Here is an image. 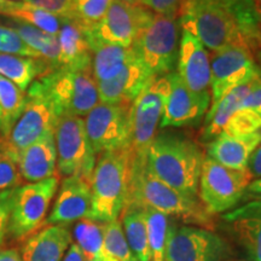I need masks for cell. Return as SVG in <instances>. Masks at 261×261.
Here are the masks:
<instances>
[{"mask_svg": "<svg viewBox=\"0 0 261 261\" xmlns=\"http://www.w3.org/2000/svg\"><path fill=\"white\" fill-rule=\"evenodd\" d=\"M128 203L150 207L192 226L212 231L215 228L214 215L207 211L200 198L182 194L155 177L148 167L146 156L130 154L129 192L126 204Z\"/></svg>", "mask_w": 261, "mask_h": 261, "instance_id": "1", "label": "cell"}, {"mask_svg": "<svg viewBox=\"0 0 261 261\" xmlns=\"http://www.w3.org/2000/svg\"><path fill=\"white\" fill-rule=\"evenodd\" d=\"M205 158L201 146L187 136L156 135L146 154L150 172L165 184L198 197V181Z\"/></svg>", "mask_w": 261, "mask_h": 261, "instance_id": "2", "label": "cell"}, {"mask_svg": "<svg viewBox=\"0 0 261 261\" xmlns=\"http://www.w3.org/2000/svg\"><path fill=\"white\" fill-rule=\"evenodd\" d=\"M129 146L99 155L91 177L92 204L89 219L98 223L117 220L128 200Z\"/></svg>", "mask_w": 261, "mask_h": 261, "instance_id": "3", "label": "cell"}, {"mask_svg": "<svg viewBox=\"0 0 261 261\" xmlns=\"http://www.w3.org/2000/svg\"><path fill=\"white\" fill-rule=\"evenodd\" d=\"M179 24L213 52L244 45L233 9L225 0H188Z\"/></svg>", "mask_w": 261, "mask_h": 261, "instance_id": "4", "label": "cell"}, {"mask_svg": "<svg viewBox=\"0 0 261 261\" xmlns=\"http://www.w3.org/2000/svg\"><path fill=\"white\" fill-rule=\"evenodd\" d=\"M58 117L86 116L99 103L97 83L91 69L58 67L39 77Z\"/></svg>", "mask_w": 261, "mask_h": 261, "instance_id": "5", "label": "cell"}, {"mask_svg": "<svg viewBox=\"0 0 261 261\" xmlns=\"http://www.w3.org/2000/svg\"><path fill=\"white\" fill-rule=\"evenodd\" d=\"M179 19L154 14L132 47L143 67L152 76L174 71L179 52Z\"/></svg>", "mask_w": 261, "mask_h": 261, "instance_id": "6", "label": "cell"}, {"mask_svg": "<svg viewBox=\"0 0 261 261\" xmlns=\"http://www.w3.org/2000/svg\"><path fill=\"white\" fill-rule=\"evenodd\" d=\"M171 91V73L156 76L130 106L129 150L135 156H146L161 122Z\"/></svg>", "mask_w": 261, "mask_h": 261, "instance_id": "7", "label": "cell"}, {"mask_svg": "<svg viewBox=\"0 0 261 261\" xmlns=\"http://www.w3.org/2000/svg\"><path fill=\"white\" fill-rule=\"evenodd\" d=\"M253 181L247 169L227 168L205 156L198 181V198L213 215L232 210Z\"/></svg>", "mask_w": 261, "mask_h": 261, "instance_id": "8", "label": "cell"}, {"mask_svg": "<svg viewBox=\"0 0 261 261\" xmlns=\"http://www.w3.org/2000/svg\"><path fill=\"white\" fill-rule=\"evenodd\" d=\"M58 117L40 79L28 87L27 104L8 137L3 138L14 154L18 156L29 145L48 135H55Z\"/></svg>", "mask_w": 261, "mask_h": 261, "instance_id": "9", "label": "cell"}, {"mask_svg": "<svg viewBox=\"0 0 261 261\" xmlns=\"http://www.w3.org/2000/svg\"><path fill=\"white\" fill-rule=\"evenodd\" d=\"M57 171L62 177H83L91 181L96 166L94 154L87 138L83 117L63 115L55 128Z\"/></svg>", "mask_w": 261, "mask_h": 261, "instance_id": "10", "label": "cell"}, {"mask_svg": "<svg viewBox=\"0 0 261 261\" xmlns=\"http://www.w3.org/2000/svg\"><path fill=\"white\" fill-rule=\"evenodd\" d=\"M58 185L60 177L54 175L16 188L9 223V233L12 237L18 240L27 238L46 224L48 208L58 190Z\"/></svg>", "mask_w": 261, "mask_h": 261, "instance_id": "11", "label": "cell"}, {"mask_svg": "<svg viewBox=\"0 0 261 261\" xmlns=\"http://www.w3.org/2000/svg\"><path fill=\"white\" fill-rule=\"evenodd\" d=\"M230 254V246L214 231L169 224L165 244L166 261H225Z\"/></svg>", "mask_w": 261, "mask_h": 261, "instance_id": "12", "label": "cell"}, {"mask_svg": "<svg viewBox=\"0 0 261 261\" xmlns=\"http://www.w3.org/2000/svg\"><path fill=\"white\" fill-rule=\"evenodd\" d=\"M130 106L98 103L87 114L85 128L94 154L129 146Z\"/></svg>", "mask_w": 261, "mask_h": 261, "instance_id": "13", "label": "cell"}, {"mask_svg": "<svg viewBox=\"0 0 261 261\" xmlns=\"http://www.w3.org/2000/svg\"><path fill=\"white\" fill-rule=\"evenodd\" d=\"M152 16L154 12L144 6L114 0L106 16L97 24L85 28L90 40L129 47L149 24Z\"/></svg>", "mask_w": 261, "mask_h": 261, "instance_id": "14", "label": "cell"}, {"mask_svg": "<svg viewBox=\"0 0 261 261\" xmlns=\"http://www.w3.org/2000/svg\"><path fill=\"white\" fill-rule=\"evenodd\" d=\"M259 76L249 51L244 45H234L213 52L211 56V107L227 92Z\"/></svg>", "mask_w": 261, "mask_h": 261, "instance_id": "15", "label": "cell"}, {"mask_svg": "<svg viewBox=\"0 0 261 261\" xmlns=\"http://www.w3.org/2000/svg\"><path fill=\"white\" fill-rule=\"evenodd\" d=\"M178 75L194 94L211 97V56L195 35L181 29Z\"/></svg>", "mask_w": 261, "mask_h": 261, "instance_id": "16", "label": "cell"}, {"mask_svg": "<svg viewBox=\"0 0 261 261\" xmlns=\"http://www.w3.org/2000/svg\"><path fill=\"white\" fill-rule=\"evenodd\" d=\"M211 97L194 94L185 86L177 71L171 73V91L161 117V128H179L201 121L208 113Z\"/></svg>", "mask_w": 261, "mask_h": 261, "instance_id": "17", "label": "cell"}, {"mask_svg": "<svg viewBox=\"0 0 261 261\" xmlns=\"http://www.w3.org/2000/svg\"><path fill=\"white\" fill-rule=\"evenodd\" d=\"M92 204L91 181L83 177H67L62 181L46 225H69L89 219Z\"/></svg>", "mask_w": 261, "mask_h": 261, "instance_id": "18", "label": "cell"}, {"mask_svg": "<svg viewBox=\"0 0 261 261\" xmlns=\"http://www.w3.org/2000/svg\"><path fill=\"white\" fill-rule=\"evenodd\" d=\"M154 77L137 58L115 77L97 83L99 103L132 104Z\"/></svg>", "mask_w": 261, "mask_h": 261, "instance_id": "19", "label": "cell"}, {"mask_svg": "<svg viewBox=\"0 0 261 261\" xmlns=\"http://www.w3.org/2000/svg\"><path fill=\"white\" fill-rule=\"evenodd\" d=\"M223 219L252 260L261 261V200H253L227 212Z\"/></svg>", "mask_w": 261, "mask_h": 261, "instance_id": "20", "label": "cell"}, {"mask_svg": "<svg viewBox=\"0 0 261 261\" xmlns=\"http://www.w3.org/2000/svg\"><path fill=\"white\" fill-rule=\"evenodd\" d=\"M71 244L64 225H46L27 237L21 249L22 261H62Z\"/></svg>", "mask_w": 261, "mask_h": 261, "instance_id": "21", "label": "cell"}, {"mask_svg": "<svg viewBox=\"0 0 261 261\" xmlns=\"http://www.w3.org/2000/svg\"><path fill=\"white\" fill-rule=\"evenodd\" d=\"M261 144V127L249 136H227L221 133L208 143L207 158L227 168L247 169L250 155Z\"/></svg>", "mask_w": 261, "mask_h": 261, "instance_id": "22", "label": "cell"}, {"mask_svg": "<svg viewBox=\"0 0 261 261\" xmlns=\"http://www.w3.org/2000/svg\"><path fill=\"white\" fill-rule=\"evenodd\" d=\"M57 41L60 47V67L79 70L91 69L92 50L86 28L83 24L77 21H62Z\"/></svg>", "mask_w": 261, "mask_h": 261, "instance_id": "23", "label": "cell"}, {"mask_svg": "<svg viewBox=\"0 0 261 261\" xmlns=\"http://www.w3.org/2000/svg\"><path fill=\"white\" fill-rule=\"evenodd\" d=\"M21 177L28 182H37L56 175L57 150L55 135H48L29 145L18 159Z\"/></svg>", "mask_w": 261, "mask_h": 261, "instance_id": "24", "label": "cell"}, {"mask_svg": "<svg viewBox=\"0 0 261 261\" xmlns=\"http://www.w3.org/2000/svg\"><path fill=\"white\" fill-rule=\"evenodd\" d=\"M260 80L261 77L256 76L249 83L234 87L230 92L225 94L214 107L210 108L208 113L205 114L204 127L201 130L202 139L204 142L210 143L223 133V129L228 119L240 109L243 100L246 99V97Z\"/></svg>", "mask_w": 261, "mask_h": 261, "instance_id": "25", "label": "cell"}, {"mask_svg": "<svg viewBox=\"0 0 261 261\" xmlns=\"http://www.w3.org/2000/svg\"><path fill=\"white\" fill-rule=\"evenodd\" d=\"M89 41L92 50L91 71L96 83L113 79L120 71L125 69L130 62L137 60L136 52L132 46L122 47L117 45L103 44L90 39Z\"/></svg>", "mask_w": 261, "mask_h": 261, "instance_id": "26", "label": "cell"}, {"mask_svg": "<svg viewBox=\"0 0 261 261\" xmlns=\"http://www.w3.org/2000/svg\"><path fill=\"white\" fill-rule=\"evenodd\" d=\"M51 70L50 65L40 58L0 54V75L12 81L22 91Z\"/></svg>", "mask_w": 261, "mask_h": 261, "instance_id": "27", "label": "cell"}, {"mask_svg": "<svg viewBox=\"0 0 261 261\" xmlns=\"http://www.w3.org/2000/svg\"><path fill=\"white\" fill-rule=\"evenodd\" d=\"M120 217L123 233L133 255L139 261H150L149 231L144 207L128 203Z\"/></svg>", "mask_w": 261, "mask_h": 261, "instance_id": "28", "label": "cell"}, {"mask_svg": "<svg viewBox=\"0 0 261 261\" xmlns=\"http://www.w3.org/2000/svg\"><path fill=\"white\" fill-rule=\"evenodd\" d=\"M11 28L17 32L24 44L32 48L39 58L46 62L52 69L60 67V61H58L60 60V47H58L57 37L47 34L40 29L24 22L17 21V19H15Z\"/></svg>", "mask_w": 261, "mask_h": 261, "instance_id": "29", "label": "cell"}, {"mask_svg": "<svg viewBox=\"0 0 261 261\" xmlns=\"http://www.w3.org/2000/svg\"><path fill=\"white\" fill-rule=\"evenodd\" d=\"M27 104V93L18 86L0 75V109H2V128L0 137L5 138L11 132Z\"/></svg>", "mask_w": 261, "mask_h": 261, "instance_id": "30", "label": "cell"}, {"mask_svg": "<svg viewBox=\"0 0 261 261\" xmlns=\"http://www.w3.org/2000/svg\"><path fill=\"white\" fill-rule=\"evenodd\" d=\"M73 236L75 244L87 261H103L104 253V223L92 219H83L75 225Z\"/></svg>", "mask_w": 261, "mask_h": 261, "instance_id": "31", "label": "cell"}, {"mask_svg": "<svg viewBox=\"0 0 261 261\" xmlns=\"http://www.w3.org/2000/svg\"><path fill=\"white\" fill-rule=\"evenodd\" d=\"M4 15L10 18L31 24L47 34L54 35V37H57L62 25V19L58 18L57 16L52 15L45 10L29 5L27 3H15V5L8 10Z\"/></svg>", "mask_w": 261, "mask_h": 261, "instance_id": "32", "label": "cell"}, {"mask_svg": "<svg viewBox=\"0 0 261 261\" xmlns=\"http://www.w3.org/2000/svg\"><path fill=\"white\" fill-rule=\"evenodd\" d=\"M146 224L149 231V246H150V261H166L165 259V244L167 237L168 227L171 224L168 215L161 212L145 207Z\"/></svg>", "mask_w": 261, "mask_h": 261, "instance_id": "33", "label": "cell"}, {"mask_svg": "<svg viewBox=\"0 0 261 261\" xmlns=\"http://www.w3.org/2000/svg\"><path fill=\"white\" fill-rule=\"evenodd\" d=\"M103 253V259L113 261H130L137 259L127 243L121 221L119 219L104 223Z\"/></svg>", "mask_w": 261, "mask_h": 261, "instance_id": "34", "label": "cell"}, {"mask_svg": "<svg viewBox=\"0 0 261 261\" xmlns=\"http://www.w3.org/2000/svg\"><path fill=\"white\" fill-rule=\"evenodd\" d=\"M21 180L18 156L9 149L4 139L0 138V191L19 187Z\"/></svg>", "mask_w": 261, "mask_h": 261, "instance_id": "35", "label": "cell"}, {"mask_svg": "<svg viewBox=\"0 0 261 261\" xmlns=\"http://www.w3.org/2000/svg\"><path fill=\"white\" fill-rule=\"evenodd\" d=\"M114 0H73L76 21L84 27L97 24L106 16Z\"/></svg>", "mask_w": 261, "mask_h": 261, "instance_id": "36", "label": "cell"}, {"mask_svg": "<svg viewBox=\"0 0 261 261\" xmlns=\"http://www.w3.org/2000/svg\"><path fill=\"white\" fill-rule=\"evenodd\" d=\"M261 127V116L250 109L241 108L228 119L223 133L227 136H249Z\"/></svg>", "mask_w": 261, "mask_h": 261, "instance_id": "37", "label": "cell"}, {"mask_svg": "<svg viewBox=\"0 0 261 261\" xmlns=\"http://www.w3.org/2000/svg\"><path fill=\"white\" fill-rule=\"evenodd\" d=\"M247 50L249 51L255 65L257 74L261 77V22L260 19L246 22L240 25Z\"/></svg>", "mask_w": 261, "mask_h": 261, "instance_id": "38", "label": "cell"}, {"mask_svg": "<svg viewBox=\"0 0 261 261\" xmlns=\"http://www.w3.org/2000/svg\"><path fill=\"white\" fill-rule=\"evenodd\" d=\"M0 54L39 58L38 55L24 44L15 29L2 24H0Z\"/></svg>", "mask_w": 261, "mask_h": 261, "instance_id": "39", "label": "cell"}, {"mask_svg": "<svg viewBox=\"0 0 261 261\" xmlns=\"http://www.w3.org/2000/svg\"><path fill=\"white\" fill-rule=\"evenodd\" d=\"M23 3L45 10L62 21H76L73 0H23Z\"/></svg>", "mask_w": 261, "mask_h": 261, "instance_id": "40", "label": "cell"}, {"mask_svg": "<svg viewBox=\"0 0 261 261\" xmlns=\"http://www.w3.org/2000/svg\"><path fill=\"white\" fill-rule=\"evenodd\" d=\"M188 0H140V5L154 14L172 19H179Z\"/></svg>", "mask_w": 261, "mask_h": 261, "instance_id": "41", "label": "cell"}, {"mask_svg": "<svg viewBox=\"0 0 261 261\" xmlns=\"http://www.w3.org/2000/svg\"><path fill=\"white\" fill-rule=\"evenodd\" d=\"M16 188L0 191V246L4 243L6 234L9 233L10 214L14 203Z\"/></svg>", "mask_w": 261, "mask_h": 261, "instance_id": "42", "label": "cell"}, {"mask_svg": "<svg viewBox=\"0 0 261 261\" xmlns=\"http://www.w3.org/2000/svg\"><path fill=\"white\" fill-rule=\"evenodd\" d=\"M241 108L253 110L254 113H256L257 115L261 116V80L246 97V99L242 102Z\"/></svg>", "mask_w": 261, "mask_h": 261, "instance_id": "43", "label": "cell"}, {"mask_svg": "<svg viewBox=\"0 0 261 261\" xmlns=\"http://www.w3.org/2000/svg\"><path fill=\"white\" fill-rule=\"evenodd\" d=\"M247 171L249 172L254 180L261 178V144L250 155L247 165Z\"/></svg>", "mask_w": 261, "mask_h": 261, "instance_id": "44", "label": "cell"}, {"mask_svg": "<svg viewBox=\"0 0 261 261\" xmlns=\"http://www.w3.org/2000/svg\"><path fill=\"white\" fill-rule=\"evenodd\" d=\"M62 261H87V259L80 250V248L75 243H71Z\"/></svg>", "mask_w": 261, "mask_h": 261, "instance_id": "45", "label": "cell"}, {"mask_svg": "<svg viewBox=\"0 0 261 261\" xmlns=\"http://www.w3.org/2000/svg\"><path fill=\"white\" fill-rule=\"evenodd\" d=\"M246 195L249 196V197H255L256 200H261V178L255 179V180L250 182L249 187L247 188Z\"/></svg>", "mask_w": 261, "mask_h": 261, "instance_id": "46", "label": "cell"}, {"mask_svg": "<svg viewBox=\"0 0 261 261\" xmlns=\"http://www.w3.org/2000/svg\"><path fill=\"white\" fill-rule=\"evenodd\" d=\"M0 261H22L21 254L16 249L0 250Z\"/></svg>", "mask_w": 261, "mask_h": 261, "instance_id": "47", "label": "cell"}, {"mask_svg": "<svg viewBox=\"0 0 261 261\" xmlns=\"http://www.w3.org/2000/svg\"><path fill=\"white\" fill-rule=\"evenodd\" d=\"M233 10L243 8H254L253 0H225Z\"/></svg>", "mask_w": 261, "mask_h": 261, "instance_id": "48", "label": "cell"}, {"mask_svg": "<svg viewBox=\"0 0 261 261\" xmlns=\"http://www.w3.org/2000/svg\"><path fill=\"white\" fill-rule=\"evenodd\" d=\"M15 5V3L12 2H6V0H0V14L4 15L8 10H10L12 6Z\"/></svg>", "mask_w": 261, "mask_h": 261, "instance_id": "49", "label": "cell"}, {"mask_svg": "<svg viewBox=\"0 0 261 261\" xmlns=\"http://www.w3.org/2000/svg\"><path fill=\"white\" fill-rule=\"evenodd\" d=\"M253 5H254V9H255L256 14L261 15V0H253Z\"/></svg>", "mask_w": 261, "mask_h": 261, "instance_id": "50", "label": "cell"}, {"mask_svg": "<svg viewBox=\"0 0 261 261\" xmlns=\"http://www.w3.org/2000/svg\"><path fill=\"white\" fill-rule=\"evenodd\" d=\"M121 2L130 5H140V0H121Z\"/></svg>", "mask_w": 261, "mask_h": 261, "instance_id": "51", "label": "cell"}, {"mask_svg": "<svg viewBox=\"0 0 261 261\" xmlns=\"http://www.w3.org/2000/svg\"><path fill=\"white\" fill-rule=\"evenodd\" d=\"M2 120H3V115H2V109H0V128H2Z\"/></svg>", "mask_w": 261, "mask_h": 261, "instance_id": "52", "label": "cell"}, {"mask_svg": "<svg viewBox=\"0 0 261 261\" xmlns=\"http://www.w3.org/2000/svg\"><path fill=\"white\" fill-rule=\"evenodd\" d=\"M6 2H12V3H18V2H21V0H6Z\"/></svg>", "mask_w": 261, "mask_h": 261, "instance_id": "53", "label": "cell"}, {"mask_svg": "<svg viewBox=\"0 0 261 261\" xmlns=\"http://www.w3.org/2000/svg\"><path fill=\"white\" fill-rule=\"evenodd\" d=\"M103 261H113V260H108V259H103ZM130 261H139L138 259H133V260H130Z\"/></svg>", "mask_w": 261, "mask_h": 261, "instance_id": "54", "label": "cell"}, {"mask_svg": "<svg viewBox=\"0 0 261 261\" xmlns=\"http://www.w3.org/2000/svg\"><path fill=\"white\" fill-rule=\"evenodd\" d=\"M228 261H244V260H228Z\"/></svg>", "mask_w": 261, "mask_h": 261, "instance_id": "55", "label": "cell"}, {"mask_svg": "<svg viewBox=\"0 0 261 261\" xmlns=\"http://www.w3.org/2000/svg\"><path fill=\"white\" fill-rule=\"evenodd\" d=\"M257 16H259V19H260V22H261V15H257Z\"/></svg>", "mask_w": 261, "mask_h": 261, "instance_id": "56", "label": "cell"}]
</instances>
